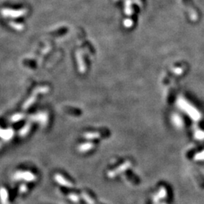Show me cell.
Instances as JSON below:
<instances>
[{
    "label": "cell",
    "mask_w": 204,
    "mask_h": 204,
    "mask_svg": "<svg viewBox=\"0 0 204 204\" xmlns=\"http://www.w3.org/2000/svg\"><path fill=\"white\" fill-rule=\"evenodd\" d=\"M14 179L16 180V181L23 180V181L30 182V181H35L36 176L30 172L18 171L14 175Z\"/></svg>",
    "instance_id": "cell-1"
},
{
    "label": "cell",
    "mask_w": 204,
    "mask_h": 204,
    "mask_svg": "<svg viewBox=\"0 0 204 204\" xmlns=\"http://www.w3.org/2000/svg\"><path fill=\"white\" fill-rule=\"evenodd\" d=\"M0 201H1L2 204H9L8 193L5 188H0Z\"/></svg>",
    "instance_id": "cell-2"
},
{
    "label": "cell",
    "mask_w": 204,
    "mask_h": 204,
    "mask_svg": "<svg viewBox=\"0 0 204 204\" xmlns=\"http://www.w3.org/2000/svg\"><path fill=\"white\" fill-rule=\"evenodd\" d=\"M54 178H55L56 181H57V183L61 184V185H64V186H65V185H67V187H70L69 185H70V183L67 182V181H65L66 179H64V178H63L62 176H61L60 175H57V176H55Z\"/></svg>",
    "instance_id": "cell-3"
},
{
    "label": "cell",
    "mask_w": 204,
    "mask_h": 204,
    "mask_svg": "<svg viewBox=\"0 0 204 204\" xmlns=\"http://www.w3.org/2000/svg\"><path fill=\"white\" fill-rule=\"evenodd\" d=\"M27 190V188L26 185H20V188H19V191L20 192V193H25Z\"/></svg>",
    "instance_id": "cell-4"
},
{
    "label": "cell",
    "mask_w": 204,
    "mask_h": 204,
    "mask_svg": "<svg viewBox=\"0 0 204 204\" xmlns=\"http://www.w3.org/2000/svg\"><path fill=\"white\" fill-rule=\"evenodd\" d=\"M196 159H204V151L196 155Z\"/></svg>",
    "instance_id": "cell-5"
}]
</instances>
